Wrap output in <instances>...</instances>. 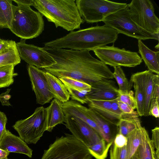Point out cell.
Masks as SVG:
<instances>
[{"label":"cell","instance_id":"6da1fadb","mask_svg":"<svg viewBox=\"0 0 159 159\" xmlns=\"http://www.w3.org/2000/svg\"><path fill=\"white\" fill-rule=\"evenodd\" d=\"M42 48L56 62L44 70L57 78L71 77L91 87L114 78L113 73L108 66L93 57L89 51Z\"/></svg>","mask_w":159,"mask_h":159},{"label":"cell","instance_id":"4fadbf2b","mask_svg":"<svg viewBox=\"0 0 159 159\" xmlns=\"http://www.w3.org/2000/svg\"><path fill=\"white\" fill-rule=\"evenodd\" d=\"M28 71L37 103L43 105L55 98L48 84L45 72L30 65L28 66Z\"/></svg>","mask_w":159,"mask_h":159},{"label":"cell","instance_id":"5b68a950","mask_svg":"<svg viewBox=\"0 0 159 159\" xmlns=\"http://www.w3.org/2000/svg\"><path fill=\"white\" fill-rule=\"evenodd\" d=\"M41 159H93L88 147L72 134L57 137Z\"/></svg>","mask_w":159,"mask_h":159},{"label":"cell","instance_id":"ab89813d","mask_svg":"<svg viewBox=\"0 0 159 159\" xmlns=\"http://www.w3.org/2000/svg\"><path fill=\"white\" fill-rule=\"evenodd\" d=\"M11 89H8L7 91L2 93L0 94V101L2 105L9 106H11V104L9 102V99L11 98V95L9 94Z\"/></svg>","mask_w":159,"mask_h":159},{"label":"cell","instance_id":"8fae6325","mask_svg":"<svg viewBox=\"0 0 159 159\" xmlns=\"http://www.w3.org/2000/svg\"><path fill=\"white\" fill-rule=\"evenodd\" d=\"M20 59L29 65L39 69L50 67L56 63L54 59L42 48L34 45L26 44L25 40L21 39L16 43Z\"/></svg>","mask_w":159,"mask_h":159},{"label":"cell","instance_id":"7402d4cb","mask_svg":"<svg viewBox=\"0 0 159 159\" xmlns=\"http://www.w3.org/2000/svg\"><path fill=\"white\" fill-rule=\"evenodd\" d=\"M138 114L134 111L130 114L123 113L117 125L118 133L127 137L129 134L141 125Z\"/></svg>","mask_w":159,"mask_h":159},{"label":"cell","instance_id":"f1b7e54d","mask_svg":"<svg viewBox=\"0 0 159 159\" xmlns=\"http://www.w3.org/2000/svg\"><path fill=\"white\" fill-rule=\"evenodd\" d=\"M143 127L141 125L130 133L127 136L126 148L129 159H130L137 151L140 144Z\"/></svg>","mask_w":159,"mask_h":159},{"label":"cell","instance_id":"cb8c5ba5","mask_svg":"<svg viewBox=\"0 0 159 159\" xmlns=\"http://www.w3.org/2000/svg\"><path fill=\"white\" fill-rule=\"evenodd\" d=\"M21 59L16 43L12 40L7 47L0 52V66L13 65L20 63Z\"/></svg>","mask_w":159,"mask_h":159},{"label":"cell","instance_id":"44dd1931","mask_svg":"<svg viewBox=\"0 0 159 159\" xmlns=\"http://www.w3.org/2000/svg\"><path fill=\"white\" fill-rule=\"evenodd\" d=\"M45 75L55 98L61 103L68 101L70 95L63 83L58 78L48 72H45Z\"/></svg>","mask_w":159,"mask_h":159},{"label":"cell","instance_id":"484cf974","mask_svg":"<svg viewBox=\"0 0 159 159\" xmlns=\"http://www.w3.org/2000/svg\"><path fill=\"white\" fill-rule=\"evenodd\" d=\"M12 0H0V28L10 29L13 16Z\"/></svg>","mask_w":159,"mask_h":159},{"label":"cell","instance_id":"1f68e13d","mask_svg":"<svg viewBox=\"0 0 159 159\" xmlns=\"http://www.w3.org/2000/svg\"><path fill=\"white\" fill-rule=\"evenodd\" d=\"M113 73L114 78L116 80L118 85L119 93H125L130 90L129 82L120 66L115 67Z\"/></svg>","mask_w":159,"mask_h":159},{"label":"cell","instance_id":"e575fe53","mask_svg":"<svg viewBox=\"0 0 159 159\" xmlns=\"http://www.w3.org/2000/svg\"><path fill=\"white\" fill-rule=\"evenodd\" d=\"M118 99L120 101L129 105L134 110L136 109V102L134 92L132 90H130L128 93H125L119 92Z\"/></svg>","mask_w":159,"mask_h":159},{"label":"cell","instance_id":"4316f807","mask_svg":"<svg viewBox=\"0 0 159 159\" xmlns=\"http://www.w3.org/2000/svg\"><path fill=\"white\" fill-rule=\"evenodd\" d=\"M86 111L90 117L95 121L102 132L104 138L108 143L113 141L111 131L109 124L89 108Z\"/></svg>","mask_w":159,"mask_h":159},{"label":"cell","instance_id":"7a4b0ae2","mask_svg":"<svg viewBox=\"0 0 159 159\" xmlns=\"http://www.w3.org/2000/svg\"><path fill=\"white\" fill-rule=\"evenodd\" d=\"M118 32L104 25L71 31L60 38L44 43V47L54 48H68L77 50L93 51L114 43Z\"/></svg>","mask_w":159,"mask_h":159},{"label":"cell","instance_id":"ba28073f","mask_svg":"<svg viewBox=\"0 0 159 159\" xmlns=\"http://www.w3.org/2000/svg\"><path fill=\"white\" fill-rule=\"evenodd\" d=\"M75 2L81 17L89 23L103 21L108 16L127 6L126 3L106 0H77Z\"/></svg>","mask_w":159,"mask_h":159},{"label":"cell","instance_id":"7bdbcfd3","mask_svg":"<svg viewBox=\"0 0 159 159\" xmlns=\"http://www.w3.org/2000/svg\"><path fill=\"white\" fill-rule=\"evenodd\" d=\"M156 101L159 102V79L157 80L154 85L152 93V103Z\"/></svg>","mask_w":159,"mask_h":159},{"label":"cell","instance_id":"3957f363","mask_svg":"<svg viewBox=\"0 0 159 159\" xmlns=\"http://www.w3.org/2000/svg\"><path fill=\"white\" fill-rule=\"evenodd\" d=\"M32 6L56 27L68 31L80 29L84 22L74 0H33Z\"/></svg>","mask_w":159,"mask_h":159},{"label":"cell","instance_id":"8d00e7d4","mask_svg":"<svg viewBox=\"0 0 159 159\" xmlns=\"http://www.w3.org/2000/svg\"><path fill=\"white\" fill-rule=\"evenodd\" d=\"M127 142L126 137L118 133L114 139L113 143L117 147L122 148L126 146Z\"/></svg>","mask_w":159,"mask_h":159},{"label":"cell","instance_id":"f546056e","mask_svg":"<svg viewBox=\"0 0 159 159\" xmlns=\"http://www.w3.org/2000/svg\"><path fill=\"white\" fill-rule=\"evenodd\" d=\"M13 65L0 66V88L9 86L14 82V77L18 75L15 73Z\"/></svg>","mask_w":159,"mask_h":159},{"label":"cell","instance_id":"52a82bcc","mask_svg":"<svg viewBox=\"0 0 159 159\" xmlns=\"http://www.w3.org/2000/svg\"><path fill=\"white\" fill-rule=\"evenodd\" d=\"M103 22L105 25L117 30L119 34H124L138 40H159V34H150L139 26L132 20L127 6L108 16Z\"/></svg>","mask_w":159,"mask_h":159},{"label":"cell","instance_id":"7dc6e473","mask_svg":"<svg viewBox=\"0 0 159 159\" xmlns=\"http://www.w3.org/2000/svg\"><path fill=\"white\" fill-rule=\"evenodd\" d=\"M130 159H138L136 151Z\"/></svg>","mask_w":159,"mask_h":159},{"label":"cell","instance_id":"9c48e42d","mask_svg":"<svg viewBox=\"0 0 159 159\" xmlns=\"http://www.w3.org/2000/svg\"><path fill=\"white\" fill-rule=\"evenodd\" d=\"M132 20L140 27L154 35L159 34V19L149 0H133L127 4Z\"/></svg>","mask_w":159,"mask_h":159},{"label":"cell","instance_id":"836d02e7","mask_svg":"<svg viewBox=\"0 0 159 159\" xmlns=\"http://www.w3.org/2000/svg\"><path fill=\"white\" fill-rule=\"evenodd\" d=\"M72 100L76 101L81 104L88 103V98L87 92H82L76 90L67 88Z\"/></svg>","mask_w":159,"mask_h":159},{"label":"cell","instance_id":"2e32d148","mask_svg":"<svg viewBox=\"0 0 159 159\" xmlns=\"http://www.w3.org/2000/svg\"><path fill=\"white\" fill-rule=\"evenodd\" d=\"M142 85L145 96L144 116H150L152 96L155 83L159 79V75L149 70L136 73Z\"/></svg>","mask_w":159,"mask_h":159},{"label":"cell","instance_id":"ac0fdd59","mask_svg":"<svg viewBox=\"0 0 159 159\" xmlns=\"http://www.w3.org/2000/svg\"><path fill=\"white\" fill-rule=\"evenodd\" d=\"M89 108L108 122L116 125L120 119L112 112L111 101L99 100L88 98Z\"/></svg>","mask_w":159,"mask_h":159},{"label":"cell","instance_id":"d4e9b609","mask_svg":"<svg viewBox=\"0 0 159 159\" xmlns=\"http://www.w3.org/2000/svg\"><path fill=\"white\" fill-rule=\"evenodd\" d=\"M133 85L134 90L137 112L139 116H144L145 96L142 85L136 73L131 76L129 82L130 89Z\"/></svg>","mask_w":159,"mask_h":159},{"label":"cell","instance_id":"e0dca14e","mask_svg":"<svg viewBox=\"0 0 159 159\" xmlns=\"http://www.w3.org/2000/svg\"><path fill=\"white\" fill-rule=\"evenodd\" d=\"M115 82L110 80L92 87L91 91L88 92V98L111 101L119 97L118 89L114 85Z\"/></svg>","mask_w":159,"mask_h":159},{"label":"cell","instance_id":"bcb514c9","mask_svg":"<svg viewBox=\"0 0 159 159\" xmlns=\"http://www.w3.org/2000/svg\"><path fill=\"white\" fill-rule=\"evenodd\" d=\"M9 152L0 148V159H7Z\"/></svg>","mask_w":159,"mask_h":159},{"label":"cell","instance_id":"30bf717a","mask_svg":"<svg viewBox=\"0 0 159 159\" xmlns=\"http://www.w3.org/2000/svg\"><path fill=\"white\" fill-rule=\"evenodd\" d=\"M95 55L106 65L113 67H133L142 62L141 57L136 52L111 46H104L93 50Z\"/></svg>","mask_w":159,"mask_h":159},{"label":"cell","instance_id":"ee69618b","mask_svg":"<svg viewBox=\"0 0 159 159\" xmlns=\"http://www.w3.org/2000/svg\"><path fill=\"white\" fill-rule=\"evenodd\" d=\"M12 40H6L0 38V52L7 47L10 44Z\"/></svg>","mask_w":159,"mask_h":159},{"label":"cell","instance_id":"b9f144b4","mask_svg":"<svg viewBox=\"0 0 159 159\" xmlns=\"http://www.w3.org/2000/svg\"><path fill=\"white\" fill-rule=\"evenodd\" d=\"M159 102L156 101L152 103L150 111V116L156 118L159 117Z\"/></svg>","mask_w":159,"mask_h":159},{"label":"cell","instance_id":"60d3db41","mask_svg":"<svg viewBox=\"0 0 159 159\" xmlns=\"http://www.w3.org/2000/svg\"><path fill=\"white\" fill-rule=\"evenodd\" d=\"M117 101L119 107L123 113L130 114L134 112V110L127 104L120 101L118 98Z\"/></svg>","mask_w":159,"mask_h":159},{"label":"cell","instance_id":"f35d334b","mask_svg":"<svg viewBox=\"0 0 159 159\" xmlns=\"http://www.w3.org/2000/svg\"><path fill=\"white\" fill-rule=\"evenodd\" d=\"M118 98L111 100V109L113 114L120 119L121 118L123 113L119 107L117 101Z\"/></svg>","mask_w":159,"mask_h":159},{"label":"cell","instance_id":"7c38bea8","mask_svg":"<svg viewBox=\"0 0 159 159\" xmlns=\"http://www.w3.org/2000/svg\"><path fill=\"white\" fill-rule=\"evenodd\" d=\"M66 128L77 140L89 147L102 138L87 123L75 116H66L64 122Z\"/></svg>","mask_w":159,"mask_h":159},{"label":"cell","instance_id":"5bb4252c","mask_svg":"<svg viewBox=\"0 0 159 159\" xmlns=\"http://www.w3.org/2000/svg\"><path fill=\"white\" fill-rule=\"evenodd\" d=\"M61 106L65 116H74L81 119L93 128L103 138V135L101 130L87 112L86 107L79 102L72 100L61 103Z\"/></svg>","mask_w":159,"mask_h":159},{"label":"cell","instance_id":"83f0119b","mask_svg":"<svg viewBox=\"0 0 159 159\" xmlns=\"http://www.w3.org/2000/svg\"><path fill=\"white\" fill-rule=\"evenodd\" d=\"M113 142V141L108 143L102 138L98 142L88 148L91 155L96 159H105Z\"/></svg>","mask_w":159,"mask_h":159},{"label":"cell","instance_id":"8992f818","mask_svg":"<svg viewBox=\"0 0 159 159\" xmlns=\"http://www.w3.org/2000/svg\"><path fill=\"white\" fill-rule=\"evenodd\" d=\"M12 127L26 143L36 144L47 130L46 109L37 108L29 117L16 121Z\"/></svg>","mask_w":159,"mask_h":159},{"label":"cell","instance_id":"9a60e30c","mask_svg":"<svg viewBox=\"0 0 159 159\" xmlns=\"http://www.w3.org/2000/svg\"><path fill=\"white\" fill-rule=\"evenodd\" d=\"M0 148L9 152L21 153L31 158L33 150L20 137L12 134L9 130L0 141Z\"/></svg>","mask_w":159,"mask_h":159},{"label":"cell","instance_id":"f6af8a7d","mask_svg":"<svg viewBox=\"0 0 159 159\" xmlns=\"http://www.w3.org/2000/svg\"><path fill=\"white\" fill-rule=\"evenodd\" d=\"M13 1L18 4H20L29 6H32L33 0H13Z\"/></svg>","mask_w":159,"mask_h":159},{"label":"cell","instance_id":"d6986e66","mask_svg":"<svg viewBox=\"0 0 159 159\" xmlns=\"http://www.w3.org/2000/svg\"><path fill=\"white\" fill-rule=\"evenodd\" d=\"M61 102L54 98L50 105L46 108L47 115V130L51 132L58 124H62L65 120L61 106Z\"/></svg>","mask_w":159,"mask_h":159},{"label":"cell","instance_id":"c3c4849f","mask_svg":"<svg viewBox=\"0 0 159 159\" xmlns=\"http://www.w3.org/2000/svg\"><path fill=\"white\" fill-rule=\"evenodd\" d=\"M156 159H157L156 158Z\"/></svg>","mask_w":159,"mask_h":159},{"label":"cell","instance_id":"d590c367","mask_svg":"<svg viewBox=\"0 0 159 159\" xmlns=\"http://www.w3.org/2000/svg\"><path fill=\"white\" fill-rule=\"evenodd\" d=\"M152 139L157 159H159V128L156 126L152 130Z\"/></svg>","mask_w":159,"mask_h":159},{"label":"cell","instance_id":"4dcf8cb0","mask_svg":"<svg viewBox=\"0 0 159 159\" xmlns=\"http://www.w3.org/2000/svg\"><path fill=\"white\" fill-rule=\"evenodd\" d=\"M58 78L66 88L87 92L91 91V86L85 82L67 76H60Z\"/></svg>","mask_w":159,"mask_h":159},{"label":"cell","instance_id":"74e56055","mask_svg":"<svg viewBox=\"0 0 159 159\" xmlns=\"http://www.w3.org/2000/svg\"><path fill=\"white\" fill-rule=\"evenodd\" d=\"M7 120L6 114L0 111V141L7 133L6 126Z\"/></svg>","mask_w":159,"mask_h":159},{"label":"cell","instance_id":"603a6c76","mask_svg":"<svg viewBox=\"0 0 159 159\" xmlns=\"http://www.w3.org/2000/svg\"><path fill=\"white\" fill-rule=\"evenodd\" d=\"M136 152L138 159H156L153 144L144 127L143 128L141 142Z\"/></svg>","mask_w":159,"mask_h":159},{"label":"cell","instance_id":"ffe728a7","mask_svg":"<svg viewBox=\"0 0 159 159\" xmlns=\"http://www.w3.org/2000/svg\"><path fill=\"white\" fill-rule=\"evenodd\" d=\"M138 52L148 70L155 74H159V51H154L138 40Z\"/></svg>","mask_w":159,"mask_h":159},{"label":"cell","instance_id":"277c9868","mask_svg":"<svg viewBox=\"0 0 159 159\" xmlns=\"http://www.w3.org/2000/svg\"><path fill=\"white\" fill-rule=\"evenodd\" d=\"M13 16L10 30L23 39L36 38L44 29L43 16L29 6L18 4L13 5Z\"/></svg>","mask_w":159,"mask_h":159},{"label":"cell","instance_id":"681fc988","mask_svg":"<svg viewBox=\"0 0 159 159\" xmlns=\"http://www.w3.org/2000/svg\"></svg>","mask_w":159,"mask_h":159},{"label":"cell","instance_id":"d6a6232c","mask_svg":"<svg viewBox=\"0 0 159 159\" xmlns=\"http://www.w3.org/2000/svg\"><path fill=\"white\" fill-rule=\"evenodd\" d=\"M110 150V159H129L126 146L119 148L113 143Z\"/></svg>","mask_w":159,"mask_h":159}]
</instances>
